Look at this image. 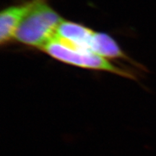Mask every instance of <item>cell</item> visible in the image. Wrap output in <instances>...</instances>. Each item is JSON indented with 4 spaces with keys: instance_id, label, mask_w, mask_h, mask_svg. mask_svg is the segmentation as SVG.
I'll return each instance as SVG.
<instances>
[{
    "instance_id": "obj_1",
    "label": "cell",
    "mask_w": 156,
    "mask_h": 156,
    "mask_svg": "<svg viewBox=\"0 0 156 156\" xmlns=\"http://www.w3.org/2000/svg\"><path fill=\"white\" fill-rule=\"evenodd\" d=\"M63 20L46 0H38L17 28L15 40L41 50L55 38Z\"/></svg>"
},
{
    "instance_id": "obj_2",
    "label": "cell",
    "mask_w": 156,
    "mask_h": 156,
    "mask_svg": "<svg viewBox=\"0 0 156 156\" xmlns=\"http://www.w3.org/2000/svg\"><path fill=\"white\" fill-rule=\"evenodd\" d=\"M58 62L83 69L113 73L128 79L135 80L131 70L115 65L113 62L89 51L75 49L54 38L41 49Z\"/></svg>"
},
{
    "instance_id": "obj_3",
    "label": "cell",
    "mask_w": 156,
    "mask_h": 156,
    "mask_svg": "<svg viewBox=\"0 0 156 156\" xmlns=\"http://www.w3.org/2000/svg\"><path fill=\"white\" fill-rule=\"evenodd\" d=\"M37 1L28 0L2 9L0 13V44L2 46L8 44L15 40L17 28Z\"/></svg>"
},
{
    "instance_id": "obj_4",
    "label": "cell",
    "mask_w": 156,
    "mask_h": 156,
    "mask_svg": "<svg viewBox=\"0 0 156 156\" xmlns=\"http://www.w3.org/2000/svg\"><path fill=\"white\" fill-rule=\"evenodd\" d=\"M93 32L94 30L81 23L64 19L54 38L75 49L92 52L90 48V42Z\"/></svg>"
},
{
    "instance_id": "obj_5",
    "label": "cell",
    "mask_w": 156,
    "mask_h": 156,
    "mask_svg": "<svg viewBox=\"0 0 156 156\" xmlns=\"http://www.w3.org/2000/svg\"><path fill=\"white\" fill-rule=\"evenodd\" d=\"M90 48L93 53L111 62L123 60L139 67L138 64H134L133 60L129 57L127 54L122 49L116 41L105 32H93L90 42Z\"/></svg>"
}]
</instances>
